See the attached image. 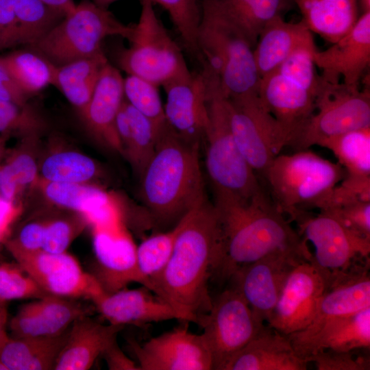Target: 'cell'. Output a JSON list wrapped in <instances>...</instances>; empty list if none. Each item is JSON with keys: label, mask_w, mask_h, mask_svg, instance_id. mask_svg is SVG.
I'll use <instances>...</instances> for the list:
<instances>
[{"label": "cell", "mask_w": 370, "mask_h": 370, "mask_svg": "<svg viewBox=\"0 0 370 370\" xmlns=\"http://www.w3.org/2000/svg\"><path fill=\"white\" fill-rule=\"evenodd\" d=\"M221 245L218 214L206 199L187 214L169 261L153 281L156 294L173 306L182 321L200 325L210 311L209 282Z\"/></svg>", "instance_id": "6da1fadb"}, {"label": "cell", "mask_w": 370, "mask_h": 370, "mask_svg": "<svg viewBox=\"0 0 370 370\" xmlns=\"http://www.w3.org/2000/svg\"><path fill=\"white\" fill-rule=\"evenodd\" d=\"M221 245L214 276L224 282L240 267L278 251L312 257L306 241L266 191L246 203L213 204Z\"/></svg>", "instance_id": "7a4b0ae2"}, {"label": "cell", "mask_w": 370, "mask_h": 370, "mask_svg": "<svg viewBox=\"0 0 370 370\" xmlns=\"http://www.w3.org/2000/svg\"><path fill=\"white\" fill-rule=\"evenodd\" d=\"M199 146L180 138L167 125L140 175L141 197L156 223L175 225L206 199Z\"/></svg>", "instance_id": "3957f363"}, {"label": "cell", "mask_w": 370, "mask_h": 370, "mask_svg": "<svg viewBox=\"0 0 370 370\" xmlns=\"http://www.w3.org/2000/svg\"><path fill=\"white\" fill-rule=\"evenodd\" d=\"M202 72L207 84L208 112L203 143L213 204L249 202L265 190L234 140L226 97L218 77L206 66Z\"/></svg>", "instance_id": "277c9868"}, {"label": "cell", "mask_w": 370, "mask_h": 370, "mask_svg": "<svg viewBox=\"0 0 370 370\" xmlns=\"http://www.w3.org/2000/svg\"><path fill=\"white\" fill-rule=\"evenodd\" d=\"M197 42L203 65L219 78L227 98L258 92L254 47L219 0H201Z\"/></svg>", "instance_id": "5b68a950"}, {"label": "cell", "mask_w": 370, "mask_h": 370, "mask_svg": "<svg viewBox=\"0 0 370 370\" xmlns=\"http://www.w3.org/2000/svg\"><path fill=\"white\" fill-rule=\"evenodd\" d=\"M345 175L339 163L308 149L278 155L263 180L274 205L291 218L300 211L319 209Z\"/></svg>", "instance_id": "8992f818"}, {"label": "cell", "mask_w": 370, "mask_h": 370, "mask_svg": "<svg viewBox=\"0 0 370 370\" xmlns=\"http://www.w3.org/2000/svg\"><path fill=\"white\" fill-rule=\"evenodd\" d=\"M132 25L119 21L108 9L82 0L31 47L56 66L103 52V40L119 36L127 40Z\"/></svg>", "instance_id": "52a82bcc"}, {"label": "cell", "mask_w": 370, "mask_h": 370, "mask_svg": "<svg viewBox=\"0 0 370 370\" xmlns=\"http://www.w3.org/2000/svg\"><path fill=\"white\" fill-rule=\"evenodd\" d=\"M140 1V16L132 25L129 47L119 56L120 67L127 75L158 86L189 75L191 71L182 52L158 18L153 3L150 0Z\"/></svg>", "instance_id": "ba28073f"}, {"label": "cell", "mask_w": 370, "mask_h": 370, "mask_svg": "<svg viewBox=\"0 0 370 370\" xmlns=\"http://www.w3.org/2000/svg\"><path fill=\"white\" fill-rule=\"evenodd\" d=\"M369 127V90L330 82L320 76L315 111L288 146L295 151L308 149L332 137Z\"/></svg>", "instance_id": "9c48e42d"}, {"label": "cell", "mask_w": 370, "mask_h": 370, "mask_svg": "<svg viewBox=\"0 0 370 370\" xmlns=\"http://www.w3.org/2000/svg\"><path fill=\"white\" fill-rule=\"evenodd\" d=\"M231 132L241 154L260 182L288 136L266 108L258 92L227 98Z\"/></svg>", "instance_id": "30bf717a"}, {"label": "cell", "mask_w": 370, "mask_h": 370, "mask_svg": "<svg viewBox=\"0 0 370 370\" xmlns=\"http://www.w3.org/2000/svg\"><path fill=\"white\" fill-rule=\"evenodd\" d=\"M291 219L297 223L300 236L312 244V260L330 285L348 271L369 264L370 240L354 234L334 217L322 212L311 214L300 211Z\"/></svg>", "instance_id": "8fae6325"}, {"label": "cell", "mask_w": 370, "mask_h": 370, "mask_svg": "<svg viewBox=\"0 0 370 370\" xmlns=\"http://www.w3.org/2000/svg\"><path fill=\"white\" fill-rule=\"evenodd\" d=\"M243 297L230 286L215 299L200 326L210 351L213 369L227 362L265 327Z\"/></svg>", "instance_id": "7c38bea8"}, {"label": "cell", "mask_w": 370, "mask_h": 370, "mask_svg": "<svg viewBox=\"0 0 370 370\" xmlns=\"http://www.w3.org/2000/svg\"><path fill=\"white\" fill-rule=\"evenodd\" d=\"M5 245L16 263L48 294L92 302L106 294L97 279L66 251L53 254Z\"/></svg>", "instance_id": "4fadbf2b"}, {"label": "cell", "mask_w": 370, "mask_h": 370, "mask_svg": "<svg viewBox=\"0 0 370 370\" xmlns=\"http://www.w3.org/2000/svg\"><path fill=\"white\" fill-rule=\"evenodd\" d=\"M90 225L95 256L92 275L106 293L116 292L132 282L140 283L155 293L153 284L138 269L136 246L125 227L121 214Z\"/></svg>", "instance_id": "5bb4252c"}, {"label": "cell", "mask_w": 370, "mask_h": 370, "mask_svg": "<svg viewBox=\"0 0 370 370\" xmlns=\"http://www.w3.org/2000/svg\"><path fill=\"white\" fill-rule=\"evenodd\" d=\"M329 286L328 277L312 258L299 262L288 275L267 323L284 336L304 330L314 319Z\"/></svg>", "instance_id": "9a60e30c"}, {"label": "cell", "mask_w": 370, "mask_h": 370, "mask_svg": "<svg viewBox=\"0 0 370 370\" xmlns=\"http://www.w3.org/2000/svg\"><path fill=\"white\" fill-rule=\"evenodd\" d=\"M312 258L288 251L268 254L238 269L229 279L230 286L267 323L291 271L299 262Z\"/></svg>", "instance_id": "2e32d148"}, {"label": "cell", "mask_w": 370, "mask_h": 370, "mask_svg": "<svg viewBox=\"0 0 370 370\" xmlns=\"http://www.w3.org/2000/svg\"><path fill=\"white\" fill-rule=\"evenodd\" d=\"M140 370H210L212 358L201 334L179 326L139 344L130 341Z\"/></svg>", "instance_id": "e0dca14e"}, {"label": "cell", "mask_w": 370, "mask_h": 370, "mask_svg": "<svg viewBox=\"0 0 370 370\" xmlns=\"http://www.w3.org/2000/svg\"><path fill=\"white\" fill-rule=\"evenodd\" d=\"M165 119L184 141L200 147L208 121L207 84L204 74L193 73L163 86Z\"/></svg>", "instance_id": "ac0fdd59"}, {"label": "cell", "mask_w": 370, "mask_h": 370, "mask_svg": "<svg viewBox=\"0 0 370 370\" xmlns=\"http://www.w3.org/2000/svg\"><path fill=\"white\" fill-rule=\"evenodd\" d=\"M329 48L314 53L322 79L359 86L370 63V11L362 13L354 25Z\"/></svg>", "instance_id": "d6986e66"}, {"label": "cell", "mask_w": 370, "mask_h": 370, "mask_svg": "<svg viewBox=\"0 0 370 370\" xmlns=\"http://www.w3.org/2000/svg\"><path fill=\"white\" fill-rule=\"evenodd\" d=\"M286 336L297 355L306 360L323 349H369L370 307L329 319L311 330H302Z\"/></svg>", "instance_id": "ffe728a7"}, {"label": "cell", "mask_w": 370, "mask_h": 370, "mask_svg": "<svg viewBox=\"0 0 370 370\" xmlns=\"http://www.w3.org/2000/svg\"><path fill=\"white\" fill-rule=\"evenodd\" d=\"M90 311L89 308L73 298L48 294L19 308L9 323L10 336L58 335L77 319L88 315Z\"/></svg>", "instance_id": "44dd1931"}, {"label": "cell", "mask_w": 370, "mask_h": 370, "mask_svg": "<svg viewBox=\"0 0 370 370\" xmlns=\"http://www.w3.org/2000/svg\"><path fill=\"white\" fill-rule=\"evenodd\" d=\"M93 304L102 317L113 325L142 326L170 319L182 320L169 302L144 286L106 293Z\"/></svg>", "instance_id": "7402d4cb"}, {"label": "cell", "mask_w": 370, "mask_h": 370, "mask_svg": "<svg viewBox=\"0 0 370 370\" xmlns=\"http://www.w3.org/2000/svg\"><path fill=\"white\" fill-rule=\"evenodd\" d=\"M123 79L110 63L103 69L92 95L80 114L90 134L101 145L123 155L116 127L118 112L125 99Z\"/></svg>", "instance_id": "603a6c76"}, {"label": "cell", "mask_w": 370, "mask_h": 370, "mask_svg": "<svg viewBox=\"0 0 370 370\" xmlns=\"http://www.w3.org/2000/svg\"><path fill=\"white\" fill-rule=\"evenodd\" d=\"M258 95L266 108L287 134V146L316 109L315 95L276 71L260 78Z\"/></svg>", "instance_id": "cb8c5ba5"}, {"label": "cell", "mask_w": 370, "mask_h": 370, "mask_svg": "<svg viewBox=\"0 0 370 370\" xmlns=\"http://www.w3.org/2000/svg\"><path fill=\"white\" fill-rule=\"evenodd\" d=\"M308 364L297 355L286 336L265 325L223 370H306Z\"/></svg>", "instance_id": "d4e9b609"}, {"label": "cell", "mask_w": 370, "mask_h": 370, "mask_svg": "<svg viewBox=\"0 0 370 370\" xmlns=\"http://www.w3.org/2000/svg\"><path fill=\"white\" fill-rule=\"evenodd\" d=\"M124 326L102 324L88 315L75 320L54 366L55 370H87L116 340Z\"/></svg>", "instance_id": "484cf974"}, {"label": "cell", "mask_w": 370, "mask_h": 370, "mask_svg": "<svg viewBox=\"0 0 370 370\" xmlns=\"http://www.w3.org/2000/svg\"><path fill=\"white\" fill-rule=\"evenodd\" d=\"M312 40V32L302 19L291 23L278 16L271 20L260 34L254 48L260 77L275 71L295 49Z\"/></svg>", "instance_id": "4316f807"}, {"label": "cell", "mask_w": 370, "mask_h": 370, "mask_svg": "<svg viewBox=\"0 0 370 370\" xmlns=\"http://www.w3.org/2000/svg\"><path fill=\"white\" fill-rule=\"evenodd\" d=\"M70 328L55 336L23 338L8 336L0 345V361L7 370L53 369Z\"/></svg>", "instance_id": "83f0119b"}, {"label": "cell", "mask_w": 370, "mask_h": 370, "mask_svg": "<svg viewBox=\"0 0 370 370\" xmlns=\"http://www.w3.org/2000/svg\"><path fill=\"white\" fill-rule=\"evenodd\" d=\"M311 32L334 43L347 33L360 13L358 0H291Z\"/></svg>", "instance_id": "f1b7e54d"}, {"label": "cell", "mask_w": 370, "mask_h": 370, "mask_svg": "<svg viewBox=\"0 0 370 370\" xmlns=\"http://www.w3.org/2000/svg\"><path fill=\"white\" fill-rule=\"evenodd\" d=\"M108 60L103 52L57 66L53 85L81 114Z\"/></svg>", "instance_id": "f546056e"}, {"label": "cell", "mask_w": 370, "mask_h": 370, "mask_svg": "<svg viewBox=\"0 0 370 370\" xmlns=\"http://www.w3.org/2000/svg\"><path fill=\"white\" fill-rule=\"evenodd\" d=\"M319 146L333 153L346 177L370 180V127L332 137Z\"/></svg>", "instance_id": "4dcf8cb0"}, {"label": "cell", "mask_w": 370, "mask_h": 370, "mask_svg": "<svg viewBox=\"0 0 370 370\" xmlns=\"http://www.w3.org/2000/svg\"><path fill=\"white\" fill-rule=\"evenodd\" d=\"M219 2L254 48L267 24L281 16L292 3L291 0H219Z\"/></svg>", "instance_id": "1f68e13d"}, {"label": "cell", "mask_w": 370, "mask_h": 370, "mask_svg": "<svg viewBox=\"0 0 370 370\" xmlns=\"http://www.w3.org/2000/svg\"><path fill=\"white\" fill-rule=\"evenodd\" d=\"M3 58L14 79L28 97L53 85L57 66L36 51L18 50Z\"/></svg>", "instance_id": "d6a6232c"}, {"label": "cell", "mask_w": 370, "mask_h": 370, "mask_svg": "<svg viewBox=\"0 0 370 370\" xmlns=\"http://www.w3.org/2000/svg\"><path fill=\"white\" fill-rule=\"evenodd\" d=\"M42 179L58 182L86 184L98 173L95 161L74 151L54 152L43 160L40 166Z\"/></svg>", "instance_id": "836d02e7"}, {"label": "cell", "mask_w": 370, "mask_h": 370, "mask_svg": "<svg viewBox=\"0 0 370 370\" xmlns=\"http://www.w3.org/2000/svg\"><path fill=\"white\" fill-rule=\"evenodd\" d=\"M186 215L171 230L152 234L136 247L138 269L153 286V281L163 271L171 256L177 236L184 225Z\"/></svg>", "instance_id": "e575fe53"}, {"label": "cell", "mask_w": 370, "mask_h": 370, "mask_svg": "<svg viewBox=\"0 0 370 370\" xmlns=\"http://www.w3.org/2000/svg\"><path fill=\"white\" fill-rule=\"evenodd\" d=\"M23 143L0 165V195L6 199L14 201L22 190L36 183L38 166L36 158Z\"/></svg>", "instance_id": "d590c367"}, {"label": "cell", "mask_w": 370, "mask_h": 370, "mask_svg": "<svg viewBox=\"0 0 370 370\" xmlns=\"http://www.w3.org/2000/svg\"><path fill=\"white\" fill-rule=\"evenodd\" d=\"M124 106L131 128L130 147L125 158L134 171L140 176L154 153L160 132L147 117L125 99Z\"/></svg>", "instance_id": "8d00e7d4"}, {"label": "cell", "mask_w": 370, "mask_h": 370, "mask_svg": "<svg viewBox=\"0 0 370 370\" xmlns=\"http://www.w3.org/2000/svg\"><path fill=\"white\" fill-rule=\"evenodd\" d=\"M20 45L32 46L64 16L40 0H16Z\"/></svg>", "instance_id": "74e56055"}, {"label": "cell", "mask_w": 370, "mask_h": 370, "mask_svg": "<svg viewBox=\"0 0 370 370\" xmlns=\"http://www.w3.org/2000/svg\"><path fill=\"white\" fill-rule=\"evenodd\" d=\"M38 185L45 197L53 204L73 210L82 216L105 193L97 187L83 183L51 182L38 178Z\"/></svg>", "instance_id": "f35d334b"}, {"label": "cell", "mask_w": 370, "mask_h": 370, "mask_svg": "<svg viewBox=\"0 0 370 370\" xmlns=\"http://www.w3.org/2000/svg\"><path fill=\"white\" fill-rule=\"evenodd\" d=\"M158 86L135 75L123 79L125 99L147 117L160 132L166 125Z\"/></svg>", "instance_id": "ab89813d"}, {"label": "cell", "mask_w": 370, "mask_h": 370, "mask_svg": "<svg viewBox=\"0 0 370 370\" xmlns=\"http://www.w3.org/2000/svg\"><path fill=\"white\" fill-rule=\"evenodd\" d=\"M160 5L169 14L180 34L182 42L192 56L201 60L197 34L200 21L201 8L199 0H150Z\"/></svg>", "instance_id": "60d3db41"}, {"label": "cell", "mask_w": 370, "mask_h": 370, "mask_svg": "<svg viewBox=\"0 0 370 370\" xmlns=\"http://www.w3.org/2000/svg\"><path fill=\"white\" fill-rule=\"evenodd\" d=\"M316 49L314 40L301 45L289 54L275 71L317 97L320 75L317 73L314 60Z\"/></svg>", "instance_id": "b9f144b4"}, {"label": "cell", "mask_w": 370, "mask_h": 370, "mask_svg": "<svg viewBox=\"0 0 370 370\" xmlns=\"http://www.w3.org/2000/svg\"><path fill=\"white\" fill-rule=\"evenodd\" d=\"M42 251L58 254L66 252L73 240L82 232L87 222L78 216H55L41 219Z\"/></svg>", "instance_id": "7bdbcfd3"}, {"label": "cell", "mask_w": 370, "mask_h": 370, "mask_svg": "<svg viewBox=\"0 0 370 370\" xmlns=\"http://www.w3.org/2000/svg\"><path fill=\"white\" fill-rule=\"evenodd\" d=\"M48 295L19 264L3 262L0 264V301L36 298Z\"/></svg>", "instance_id": "ee69618b"}, {"label": "cell", "mask_w": 370, "mask_h": 370, "mask_svg": "<svg viewBox=\"0 0 370 370\" xmlns=\"http://www.w3.org/2000/svg\"><path fill=\"white\" fill-rule=\"evenodd\" d=\"M369 349L352 351L321 350L306 360L318 370H369Z\"/></svg>", "instance_id": "f6af8a7d"}, {"label": "cell", "mask_w": 370, "mask_h": 370, "mask_svg": "<svg viewBox=\"0 0 370 370\" xmlns=\"http://www.w3.org/2000/svg\"><path fill=\"white\" fill-rule=\"evenodd\" d=\"M0 116L18 124L27 134H38L45 127L43 119L27 105L21 106L0 99Z\"/></svg>", "instance_id": "bcb514c9"}, {"label": "cell", "mask_w": 370, "mask_h": 370, "mask_svg": "<svg viewBox=\"0 0 370 370\" xmlns=\"http://www.w3.org/2000/svg\"><path fill=\"white\" fill-rule=\"evenodd\" d=\"M16 0H0V51L20 45Z\"/></svg>", "instance_id": "7dc6e473"}, {"label": "cell", "mask_w": 370, "mask_h": 370, "mask_svg": "<svg viewBox=\"0 0 370 370\" xmlns=\"http://www.w3.org/2000/svg\"><path fill=\"white\" fill-rule=\"evenodd\" d=\"M27 98L8 70L3 56L0 57V99L23 106L27 105Z\"/></svg>", "instance_id": "c3c4849f"}, {"label": "cell", "mask_w": 370, "mask_h": 370, "mask_svg": "<svg viewBox=\"0 0 370 370\" xmlns=\"http://www.w3.org/2000/svg\"><path fill=\"white\" fill-rule=\"evenodd\" d=\"M22 212L21 204L6 199L0 195V243L8 239L12 225Z\"/></svg>", "instance_id": "681fc988"}, {"label": "cell", "mask_w": 370, "mask_h": 370, "mask_svg": "<svg viewBox=\"0 0 370 370\" xmlns=\"http://www.w3.org/2000/svg\"><path fill=\"white\" fill-rule=\"evenodd\" d=\"M108 367L111 370H140L136 362L127 356L121 349L116 340L103 352Z\"/></svg>", "instance_id": "f907efd6"}, {"label": "cell", "mask_w": 370, "mask_h": 370, "mask_svg": "<svg viewBox=\"0 0 370 370\" xmlns=\"http://www.w3.org/2000/svg\"><path fill=\"white\" fill-rule=\"evenodd\" d=\"M52 10L65 16L71 12L76 3L74 0H40Z\"/></svg>", "instance_id": "816d5d0a"}, {"label": "cell", "mask_w": 370, "mask_h": 370, "mask_svg": "<svg viewBox=\"0 0 370 370\" xmlns=\"http://www.w3.org/2000/svg\"><path fill=\"white\" fill-rule=\"evenodd\" d=\"M7 321L8 312L5 302H0V345L9 336L6 332Z\"/></svg>", "instance_id": "f5cc1de1"}, {"label": "cell", "mask_w": 370, "mask_h": 370, "mask_svg": "<svg viewBox=\"0 0 370 370\" xmlns=\"http://www.w3.org/2000/svg\"><path fill=\"white\" fill-rule=\"evenodd\" d=\"M94 3L98 6L108 9V8L112 3L120 0H91ZM140 1V0H139Z\"/></svg>", "instance_id": "db71d44e"}, {"label": "cell", "mask_w": 370, "mask_h": 370, "mask_svg": "<svg viewBox=\"0 0 370 370\" xmlns=\"http://www.w3.org/2000/svg\"><path fill=\"white\" fill-rule=\"evenodd\" d=\"M358 4L362 13L370 11V0H358Z\"/></svg>", "instance_id": "11a10c76"}, {"label": "cell", "mask_w": 370, "mask_h": 370, "mask_svg": "<svg viewBox=\"0 0 370 370\" xmlns=\"http://www.w3.org/2000/svg\"><path fill=\"white\" fill-rule=\"evenodd\" d=\"M2 147H3V140H2V138L0 137V158L1 156V153H2Z\"/></svg>", "instance_id": "9f6ffc18"}, {"label": "cell", "mask_w": 370, "mask_h": 370, "mask_svg": "<svg viewBox=\"0 0 370 370\" xmlns=\"http://www.w3.org/2000/svg\"><path fill=\"white\" fill-rule=\"evenodd\" d=\"M0 370H7L6 367L0 361Z\"/></svg>", "instance_id": "6f0895ef"}, {"label": "cell", "mask_w": 370, "mask_h": 370, "mask_svg": "<svg viewBox=\"0 0 370 370\" xmlns=\"http://www.w3.org/2000/svg\"><path fill=\"white\" fill-rule=\"evenodd\" d=\"M0 302H1V301H0Z\"/></svg>", "instance_id": "680465c9"}]
</instances>
